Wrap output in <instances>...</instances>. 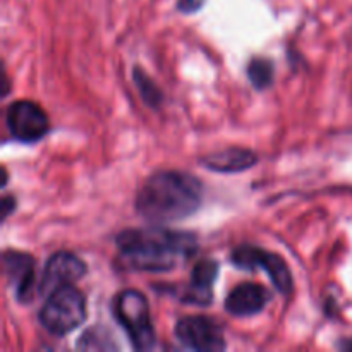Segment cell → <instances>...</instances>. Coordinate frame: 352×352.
I'll list each match as a JSON object with an SVG mask.
<instances>
[{
  "label": "cell",
  "mask_w": 352,
  "mask_h": 352,
  "mask_svg": "<svg viewBox=\"0 0 352 352\" xmlns=\"http://www.w3.org/2000/svg\"><path fill=\"white\" fill-rule=\"evenodd\" d=\"M134 82H136L138 91H140L141 98L144 100V103H146L148 107L157 109V107L162 103V100H164V95H162L160 88L151 81L150 76H148L143 69L136 67L134 69Z\"/></svg>",
  "instance_id": "4fadbf2b"
},
{
  "label": "cell",
  "mask_w": 352,
  "mask_h": 352,
  "mask_svg": "<svg viewBox=\"0 0 352 352\" xmlns=\"http://www.w3.org/2000/svg\"><path fill=\"white\" fill-rule=\"evenodd\" d=\"M3 272L12 284L19 301H30L34 289V260L26 253L6 251L3 253Z\"/></svg>",
  "instance_id": "9c48e42d"
},
{
  "label": "cell",
  "mask_w": 352,
  "mask_h": 352,
  "mask_svg": "<svg viewBox=\"0 0 352 352\" xmlns=\"http://www.w3.org/2000/svg\"><path fill=\"white\" fill-rule=\"evenodd\" d=\"M113 315L126 330L134 349L150 351L157 342L153 322L150 316V306L140 291L126 289L113 301Z\"/></svg>",
  "instance_id": "277c9868"
},
{
  "label": "cell",
  "mask_w": 352,
  "mask_h": 352,
  "mask_svg": "<svg viewBox=\"0 0 352 352\" xmlns=\"http://www.w3.org/2000/svg\"><path fill=\"white\" fill-rule=\"evenodd\" d=\"M232 263L243 270H256L263 268L268 274L270 280L282 294H291L292 292V274L284 260L278 254L265 251L256 246H239L232 253Z\"/></svg>",
  "instance_id": "5b68a950"
},
{
  "label": "cell",
  "mask_w": 352,
  "mask_h": 352,
  "mask_svg": "<svg viewBox=\"0 0 352 352\" xmlns=\"http://www.w3.org/2000/svg\"><path fill=\"white\" fill-rule=\"evenodd\" d=\"M258 157L251 150L246 148H227V150L215 151L201 160L206 168L215 172H243L256 165Z\"/></svg>",
  "instance_id": "7c38bea8"
},
{
  "label": "cell",
  "mask_w": 352,
  "mask_h": 352,
  "mask_svg": "<svg viewBox=\"0 0 352 352\" xmlns=\"http://www.w3.org/2000/svg\"><path fill=\"white\" fill-rule=\"evenodd\" d=\"M205 0H177V9L184 14H192L199 10Z\"/></svg>",
  "instance_id": "2e32d148"
},
{
  "label": "cell",
  "mask_w": 352,
  "mask_h": 352,
  "mask_svg": "<svg viewBox=\"0 0 352 352\" xmlns=\"http://www.w3.org/2000/svg\"><path fill=\"white\" fill-rule=\"evenodd\" d=\"M203 201V184L186 172H158L136 195V212L153 223H170L196 213Z\"/></svg>",
  "instance_id": "7a4b0ae2"
},
{
  "label": "cell",
  "mask_w": 352,
  "mask_h": 352,
  "mask_svg": "<svg viewBox=\"0 0 352 352\" xmlns=\"http://www.w3.org/2000/svg\"><path fill=\"white\" fill-rule=\"evenodd\" d=\"M86 298L72 284L54 289L40 309V322L52 336H67L85 323Z\"/></svg>",
  "instance_id": "3957f363"
},
{
  "label": "cell",
  "mask_w": 352,
  "mask_h": 352,
  "mask_svg": "<svg viewBox=\"0 0 352 352\" xmlns=\"http://www.w3.org/2000/svg\"><path fill=\"white\" fill-rule=\"evenodd\" d=\"M248 76L256 89H265L274 82V65L268 58H253L248 65Z\"/></svg>",
  "instance_id": "5bb4252c"
},
{
  "label": "cell",
  "mask_w": 352,
  "mask_h": 352,
  "mask_svg": "<svg viewBox=\"0 0 352 352\" xmlns=\"http://www.w3.org/2000/svg\"><path fill=\"white\" fill-rule=\"evenodd\" d=\"M175 337L182 346L192 351H223L226 339L215 320L208 316H184L175 325Z\"/></svg>",
  "instance_id": "52a82bcc"
},
{
  "label": "cell",
  "mask_w": 352,
  "mask_h": 352,
  "mask_svg": "<svg viewBox=\"0 0 352 352\" xmlns=\"http://www.w3.org/2000/svg\"><path fill=\"white\" fill-rule=\"evenodd\" d=\"M270 298V292L261 285L241 284L227 296L226 309L232 316H253L263 311Z\"/></svg>",
  "instance_id": "8fae6325"
},
{
  "label": "cell",
  "mask_w": 352,
  "mask_h": 352,
  "mask_svg": "<svg viewBox=\"0 0 352 352\" xmlns=\"http://www.w3.org/2000/svg\"><path fill=\"white\" fill-rule=\"evenodd\" d=\"M14 208H16V199H12V198H9V196H6V198H3V201H2V215H3V219H7V217L10 215V212H12Z\"/></svg>",
  "instance_id": "e0dca14e"
},
{
  "label": "cell",
  "mask_w": 352,
  "mask_h": 352,
  "mask_svg": "<svg viewBox=\"0 0 352 352\" xmlns=\"http://www.w3.org/2000/svg\"><path fill=\"white\" fill-rule=\"evenodd\" d=\"M116 243L126 267L140 272H170L198 251L192 234L160 227L124 230Z\"/></svg>",
  "instance_id": "6da1fadb"
},
{
  "label": "cell",
  "mask_w": 352,
  "mask_h": 352,
  "mask_svg": "<svg viewBox=\"0 0 352 352\" xmlns=\"http://www.w3.org/2000/svg\"><path fill=\"white\" fill-rule=\"evenodd\" d=\"M79 349H117L112 337L103 329H91L81 337L78 344Z\"/></svg>",
  "instance_id": "9a60e30c"
},
{
  "label": "cell",
  "mask_w": 352,
  "mask_h": 352,
  "mask_svg": "<svg viewBox=\"0 0 352 352\" xmlns=\"http://www.w3.org/2000/svg\"><path fill=\"white\" fill-rule=\"evenodd\" d=\"M86 274L85 261L67 251H58L52 254L43 270L40 282V294H50L54 289L65 284H74Z\"/></svg>",
  "instance_id": "ba28073f"
},
{
  "label": "cell",
  "mask_w": 352,
  "mask_h": 352,
  "mask_svg": "<svg viewBox=\"0 0 352 352\" xmlns=\"http://www.w3.org/2000/svg\"><path fill=\"white\" fill-rule=\"evenodd\" d=\"M217 277H219V263L215 260L198 261L192 268L191 282L182 296V301L195 306L212 305V291Z\"/></svg>",
  "instance_id": "30bf717a"
},
{
  "label": "cell",
  "mask_w": 352,
  "mask_h": 352,
  "mask_svg": "<svg viewBox=\"0 0 352 352\" xmlns=\"http://www.w3.org/2000/svg\"><path fill=\"white\" fill-rule=\"evenodd\" d=\"M342 349H347V351H352V339L347 340V342L342 344Z\"/></svg>",
  "instance_id": "ac0fdd59"
},
{
  "label": "cell",
  "mask_w": 352,
  "mask_h": 352,
  "mask_svg": "<svg viewBox=\"0 0 352 352\" xmlns=\"http://www.w3.org/2000/svg\"><path fill=\"white\" fill-rule=\"evenodd\" d=\"M7 127L21 143H36L48 133V116L38 103L17 100L7 109Z\"/></svg>",
  "instance_id": "8992f818"
}]
</instances>
